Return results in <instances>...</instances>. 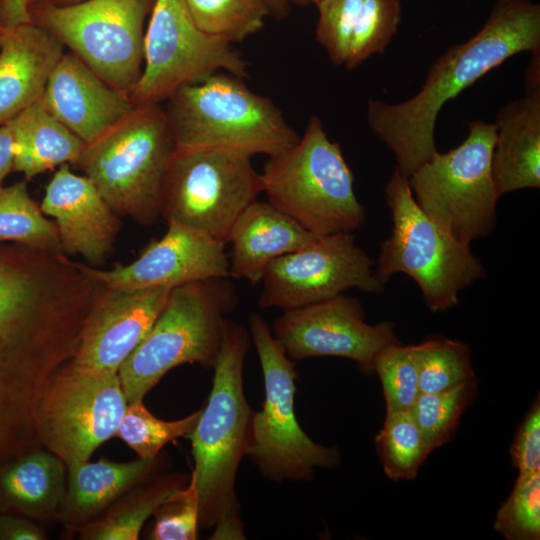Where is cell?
Returning <instances> with one entry per match:
<instances>
[{"mask_svg": "<svg viewBox=\"0 0 540 540\" xmlns=\"http://www.w3.org/2000/svg\"><path fill=\"white\" fill-rule=\"evenodd\" d=\"M94 290L65 254L0 246V464L41 447L40 400L77 352Z\"/></svg>", "mask_w": 540, "mask_h": 540, "instance_id": "1", "label": "cell"}, {"mask_svg": "<svg viewBox=\"0 0 540 540\" xmlns=\"http://www.w3.org/2000/svg\"><path fill=\"white\" fill-rule=\"evenodd\" d=\"M540 51V6L497 0L481 30L446 50L431 66L421 90L399 104L368 102L372 132L393 152L409 177L437 151L434 130L446 102L488 71L521 52Z\"/></svg>", "mask_w": 540, "mask_h": 540, "instance_id": "2", "label": "cell"}, {"mask_svg": "<svg viewBox=\"0 0 540 540\" xmlns=\"http://www.w3.org/2000/svg\"><path fill=\"white\" fill-rule=\"evenodd\" d=\"M251 337L226 319L214 364L211 391L191 441L199 500V529H214L212 539H245L236 495V477L245 456L252 410L243 388V368Z\"/></svg>", "mask_w": 540, "mask_h": 540, "instance_id": "3", "label": "cell"}, {"mask_svg": "<svg viewBox=\"0 0 540 540\" xmlns=\"http://www.w3.org/2000/svg\"><path fill=\"white\" fill-rule=\"evenodd\" d=\"M166 102L175 151L214 150L271 158L299 140L270 98L227 72L184 85Z\"/></svg>", "mask_w": 540, "mask_h": 540, "instance_id": "4", "label": "cell"}, {"mask_svg": "<svg viewBox=\"0 0 540 540\" xmlns=\"http://www.w3.org/2000/svg\"><path fill=\"white\" fill-rule=\"evenodd\" d=\"M173 153L164 108L143 104L85 144L73 164L117 216L151 225L161 216L162 187Z\"/></svg>", "mask_w": 540, "mask_h": 540, "instance_id": "5", "label": "cell"}, {"mask_svg": "<svg viewBox=\"0 0 540 540\" xmlns=\"http://www.w3.org/2000/svg\"><path fill=\"white\" fill-rule=\"evenodd\" d=\"M228 278L187 283L171 290L156 321L118 370L128 403L143 400L170 370L197 363L213 369L226 315L238 302Z\"/></svg>", "mask_w": 540, "mask_h": 540, "instance_id": "6", "label": "cell"}, {"mask_svg": "<svg viewBox=\"0 0 540 540\" xmlns=\"http://www.w3.org/2000/svg\"><path fill=\"white\" fill-rule=\"evenodd\" d=\"M260 176L268 201L317 237L352 233L365 223L353 173L317 116L290 149L269 158Z\"/></svg>", "mask_w": 540, "mask_h": 540, "instance_id": "7", "label": "cell"}, {"mask_svg": "<svg viewBox=\"0 0 540 540\" xmlns=\"http://www.w3.org/2000/svg\"><path fill=\"white\" fill-rule=\"evenodd\" d=\"M392 228L381 244L375 264L384 283L404 273L419 286L432 312H444L459 302V293L486 275L470 244L439 228L419 207L408 177L395 168L385 186Z\"/></svg>", "mask_w": 540, "mask_h": 540, "instance_id": "8", "label": "cell"}, {"mask_svg": "<svg viewBox=\"0 0 540 540\" xmlns=\"http://www.w3.org/2000/svg\"><path fill=\"white\" fill-rule=\"evenodd\" d=\"M264 379L265 400L251 414L245 455L271 481H309L316 468L340 464L337 449L313 441L295 414L297 373L293 360L258 313L248 319Z\"/></svg>", "mask_w": 540, "mask_h": 540, "instance_id": "9", "label": "cell"}, {"mask_svg": "<svg viewBox=\"0 0 540 540\" xmlns=\"http://www.w3.org/2000/svg\"><path fill=\"white\" fill-rule=\"evenodd\" d=\"M457 147L433 156L409 177L419 207L444 232L471 244L496 225L499 198L492 176L496 126L477 120Z\"/></svg>", "mask_w": 540, "mask_h": 540, "instance_id": "10", "label": "cell"}, {"mask_svg": "<svg viewBox=\"0 0 540 540\" xmlns=\"http://www.w3.org/2000/svg\"><path fill=\"white\" fill-rule=\"evenodd\" d=\"M154 0H83L28 6L30 22L53 34L115 88L131 94L143 69L144 24Z\"/></svg>", "mask_w": 540, "mask_h": 540, "instance_id": "11", "label": "cell"}, {"mask_svg": "<svg viewBox=\"0 0 540 540\" xmlns=\"http://www.w3.org/2000/svg\"><path fill=\"white\" fill-rule=\"evenodd\" d=\"M263 192L260 173L245 155L175 151L161 195V216L227 243L238 216Z\"/></svg>", "mask_w": 540, "mask_h": 540, "instance_id": "12", "label": "cell"}, {"mask_svg": "<svg viewBox=\"0 0 540 540\" xmlns=\"http://www.w3.org/2000/svg\"><path fill=\"white\" fill-rule=\"evenodd\" d=\"M127 405L118 372L82 368L70 361L40 400L38 440L66 468L86 462L116 436Z\"/></svg>", "mask_w": 540, "mask_h": 540, "instance_id": "13", "label": "cell"}, {"mask_svg": "<svg viewBox=\"0 0 540 540\" xmlns=\"http://www.w3.org/2000/svg\"><path fill=\"white\" fill-rule=\"evenodd\" d=\"M141 76L130 94L135 105L160 104L180 87L223 70L248 76V62L231 43L200 30L184 0H154L144 34Z\"/></svg>", "mask_w": 540, "mask_h": 540, "instance_id": "14", "label": "cell"}, {"mask_svg": "<svg viewBox=\"0 0 540 540\" xmlns=\"http://www.w3.org/2000/svg\"><path fill=\"white\" fill-rule=\"evenodd\" d=\"M375 264L352 233L317 237L269 264L260 282L258 306L284 311L333 298L351 288L380 293L385 284L377 277Z\"/></svg>", "mask_w": 540, "mask_h": 540, "instance_id": "15", "label": "cell"}, {"mask_svg": "<svg viewBox=\"0 0 540 540\" xmlns=\"http://www.w3.org/2000/svg\"><path fill=\"white\" fill-rule=\"evenodd\" d=\"M272 332L291 360L342 357L368 374L379 352L398 342L391 322L368 324L360 301L343 294L284 310Z\"/></svg>", "mask_w": 540, "mask_h": 540, "instance_id": "16", "label": "cell"}, {"mask_svg": "<svg viewBox=\"0 0 540 540\" xmlns=\"http://www.w3.org/2000/svg\"><path fill=\"white\" fill-rule=\"evenodd\" d=\"M225 242L190 228L171 223L163 237L149 244L127 265L102 270L78 263L97 282L113 288H175L187 283L229 278Z\"/></svg>", "mask_w": 540, "mask_h": 540, "instance_id": "17", "label": "cell"}, {"mask_svg": "<svg viewBox=\"0 0 540 540\" xmlns=\"http://www.w3.org/2000/svg\"><path fill=\"white\" fill-rule=\"evenodd\" d=\"M171 290L113 288L98 282L71 362L82 368L118 372L156 321Z\"/></svg>", "mask_w": 540, "mask_h": 540, "instance_id": "18", "label": "cell"}, {"mask_svg": "<svg viewBox=\"0 0 540 540\" xmlns=\"http://www.w3.org/2000/svg\"><path fill=\"white\" fill-rule=\"evenodd\" d=\"M55 219L63 252L81 255L97 267L112 252L121 221L84 175L62 164L45 188L40 204Z\"/></svg>", "mask_w": 540, "mask_h": 540, "instance_id": "19", "label": "cell"}, {"mask_svg": "<svg viewBox=\"0 0 540 540\" xmlns=\"http://www.w3.org/2000/svg\"><path fill=\"white\" fill-rule=\"evenodd\" d=\"M59 122L89 144L135 107L129 94L115 88L72 52H64L40 99Z\"/></svg>", "mask_w": 540, "mask_h": 540, "instance_id": "20", "label": "cell"}, {"mask_svg": "<svg viewBox=\"0 0 540 540\" xmlns=\"http://www.w3.org/2000/svg\"><path fill=\"white\" fill-rule=\"evenodd\" d=\"M64 50L53 34L32 22L5 29L0 49V126L41 99Z\"/></svg>", "mask_w": 540, "mask_h": 540, "instance_id": "21", "label": "cell"}, {"mask_svg": "<svg viewBox=\"0 0 540 540\" xmlns=\"http://www.w3.org/2000/svg\"><path fill=\"white\" fill-rule=\"evenodd\" d=\"M316 238L269 201L255 200L229 232V278L245 279L255 286L272 261L304 248Z\"/></svg>", "mask_w": 540, "mask_h": 540, "instance_id": "22", "label": "cell"}, {"mask_svg": "<svg viewBox=\"0 0 540 540\" xmlns=\"http://www.w3.org/2000/svg\"><path fill=\"white\" fill-rule=\"evenodd\" d=\"M498 111L492 176L499 197L540 187V86Z\"/></svg>", "mask_w": 540, "mask_h": 540, "instance_id": "23", "label": "cell"}, {"mask_svg": "<svg viewBox=\"0 0 540 540\" xmlns=\"http://www.w3.org/2000/svg\"><path fill=\"white\" fill-rule=\"evenodd\" d=\"M66 472L63 461L43 447L0 464V514L61 520Z\"/></svg>", "mask_w": 540, "mask_h": 540, "instance_id": "24", "label": "cell"}, {"mask_svg": "<svg viewBox=\"0 0 540 540\" xmlns=\"http://www.w3.org/2000/svg\"><path fill=\"white\" fill-rule=\"evenodd\" d=\"M155 461L156 457H139L129 462L102 458L66 468V492L60 521L67 529L79 530L145 480Z\"/></svg>", "mask_w": 540, "mask_h": 540, "instance_id": "25", "label": "cell"}, {"mask_svg": "<svg viewBox=\"0 0 540 540\" xmlns=\"http://www.w3.org/2000/svg\"><path fill=\"white\" fill-rule=\"evenodd\" d=\"M6 125L14 143L13 172H21L27 181L62 164H73L85 146L40 100Z\"/></svg>", "mask_w": 540, "mask_h": 540, "instance_id": "26", "label": "cell"}, {"mask_svg": "<svg viewBox=\"0 0 540 540\" xmlns=\"http://www.w3.org/2000/svg\"><path fill=\"white\" fill-rule=\"evenodd\" d=\"M148 478V477H147ZM131 488L105 511L83 525L79 538L84 540H136L150 516L174 491L189 480L183 474H168Z\"/></svg>", "mask_w": 540, "mask_h": 540, "instance_id": "27", "label": "cell"}, {"mask_svg": "<svg viewBox=\"0 0 540 540\" xmlns=\"http://www.w3.org/2000/svg\"><path fill=\"white\" fill-rule=\"evenodd\" d=\"M0 242L64 254L56 223L32 199L25 179L0 186Z\"/></svg>", "mask_w": 540, "mask_h": 540, "instance_id": "28", "label": "cell"}, {"mask_svg": "<svg viewBox=\"0 0 540 540\" xmlns=\"http://www.w3.org/2000/svg\"><path fill=\"white\" fill-rule=\"evenodd\" d=\"M375 446L384 473L393 481L415 479L432 452L410 410L386 412Z\"/></svg>", "mask_w": 540, "mask_h": 540, "instance_id": "29", "label": "cell"}, {"mask_svg": "<svg viewBox=\"0 0 540 540\" xmlns=\"http://www.w3.org/2000/svg\"><path fill=\"white\" fill-rule=\"evenodd\" d=\"M410 353L418 372L421 393L444 391L476 378L470 346L459 340L429 337L410 345Z\"/></svg>", "mask_w": 540, "mask_h": 540, "instance_id": "30", "label": "cell"}, {"mask_svg": "<svg viewBox=\"0 0 540 540\" xmlns=\"http://www.w3.org/2000/svg\"><path fill=\"white\" fill-rule=\"evenodd\" d=\"M184 1L200 30L231 44L259 32L270 15L265 0Z\"/></svg>", "mask_w": 540, "mask_h": 540, "instance_id": "31", "label": "cell"}, {"mask_svg": "<svg viewBox=\"0 0 540 540\" xmlns=\"http://www.w3.org/2000/svg\"><path fill=\"white\" fill-rule=\"evenodd\" d=\"M477 391L478 382L474 378L444 391L420 393L410 411L431 451L453 438Z\"/></svg>", "mask_w": 540, "mask_h": 540, "instance_id": "32", "label": "cell"}, {"mask_svg": "<svg viewBox=\"0 0 540 540\" xmlns=\"http://www.w3.org/2000/svg\"><path fill=\"white\" fill-rule=\"evenodd\" d=\"M201 409L175 421L155 417L143 400L128 403L116 436L141 458L157 457L160 450L179 437H187L195 428Z\"/></svg>", "mask_w": 540, "mask_h": 540, "instance_id": "33", "label": "cell"}, {"mask_svg": "<svg viewBox=\"0 0 540 540\" xmlns=\"http://www.w3.org/2000/svg\"><path fill=\"white\" fill-rule=\"evenodd\" d=\"M401 18L398 0H363L349 45L347 69H354L370 56L383 53L396 34Z\"/></svg>", "mask_w": 540, "mask_h": 540, "instance_id": "34", "label": "cell"}, {"mask_svg": "<svg viewBox=\"0 0 540 540\" xmlns=\"http://www.w3.org/2000/svg\"><path fill=\"white\" fill-rule=\"evenodd\" d=\"M493 528L508 540L540 538V471L519 473L496 512Z\"/></svg>", "mask_w": 540, "mask_h": 540, "instance_id": "35", "label": "cell"}, {"mask_svg": "<svg viewBox=\"0 0 540 540\" xmlns=\"http://www.w3.org/2000/svg\"><path fill=\"white\" fill-rule=\"evenodd\" d=\"M373 373L381 381L386 412L411 410L421 392L410 345L398 341L384 347L375 358Z\"/></svg>", "mask_w": 540, "mask_h": 540, "instance_id": "36", "label": "cell"}, {"mask_svg": "<svg viewBox=\"0 0 540 540\" xmlns=\"http://www.w3.org/2000/svg\"><path fill=\"white\" fill-rule=\"evenodd\" d=\"M151 540H195L199 530V500L194 478L174 491L155 510Z\"/></svg>", "mask_w": 540, "mask_h": 540, "instance_id": "37", "label": "cell"}, {"mask_svg": "<svg viewBox=\"0 0 540 540\" xmlns=\"http://www.w3.org/2000/svg\"><path fill=\"white\" fill-rule=\"evenodd\" d=\"M363 0H320L316 39L331 62L345 65L352 30Z\"/></svg>", "mask_w": 540, "mask_h": 540, "instance_id": "38", "label": "cell"}, {"mask_svg": "<svg viewBox=\"0 0 540 540\" xmlns=\"http://www.w3.org/2000/svg\"><path fill=\"white\" fill-rule=\"evenodd\" d=\"M513 466L519 473L540 471V399L533 401L510 446Z\"/></svg>", "mask_w": 540, "mask_h": 540, "instance_id": "39", "label": "cell"}, {"mask_svg": "<svg viewBox=\"0 0 540 540\" xmlns=\"http://www.w3.org/2000/svg\"><path fill=\"white\" fill-rule=\"evenodd\" d=\"M45 539V532L35 521L23 516L0 514V540Z\"/></svg>", "mask_w": 540, "mask_h": 540, "instance_id": "40", "label": "cell"}, {"mask_svg": "<svg viewBox=\"0 0 540 540\" xmlns=\"http://www.w3.org/2000/svg\"><path fill=\"white\" fill-rule=\"evenodd\" d=\"M14 143L9 127L0 126V186L4 179L13 172Z\"/></svg>", "mask_w": 540, "mask_h": 540, "instance_id": "41", "label": "cell"}, {"mask_svg": "<svg viewBox=\"0 0 540 540\" xmlns=\"http://www.w3.org/2000/svg\"><path fill=\"white\" fill-rule=\"evenodd\" d=\"M1 9L6 29L30 22L28 0H3Z\"/></svg>", "mask_w": 540, "mask_h": 540, "instance_id": "42", "label": "cell"}, {"mask_svg": "<svg viewBox=\"0 0 540 540\" xmlns=\"http://www.w3.org/2000/svg\"><path fill=\"white\" fill-rule=\"evenodd\" d=\"M269 9L270 15L276 18H284L289 12V0H265Z\"/></svg>", "mask_w": 540, "mask_h": 540, "instance_id": "43", "label": "cell"}, {"mask_svg": "<svg viewBox=\"0 0 540 540\" xmlns=\"http://www.w3.org/2000/svg\"><path fill=\"white\" fill-rule=\"evenodd\" d=\"M83 0H28V6L33 4H57V5H65V4H73L77 3Z\"/></svg>", "mask_w": 540, "mask_h": 540, "instance_id": "44", "label": "cell"}, {"mask_svg": "<svg viewBox=\"0 0 540 540\" xmlns=\"http://www.w3.org/2000/svg\"><path fill=\"white\" fill-rule=\"evenodd\" d=\"M4 32H5V25H4V20H3L2 9L0 7V49H1V46H2Z\"/></svg>", "mask_w": 540, "mask_h": 540, "instance_id": "45", "label": "cell"}, {"mask_svg": "<svg viewBox=\"0 0 540 540\" xmlns=\"http://www.w3.org/2000/svg\"><path fill=\"white\" fill-rule=\"evenodd\" d=\"M320 0H289V2H293L299 5H307V4H317Z\"/></svg>", "mask_w": 540, "mask_h": 540, "instance_id": "46", "label": "cell"}, {"mask_svg": "<svg viewBox=\"0 0 540 540\" xmlns=\"http://www.w3.org/2000/svg\"><path fill=\"white\" fill-rule=\"evenodd\" d=\"M3 0H0V7L2 6Z\"/></svg>", "mask_w": 540, "mask_h": 540, "instance_id": "47", "label": "cell"}]
</instances>
